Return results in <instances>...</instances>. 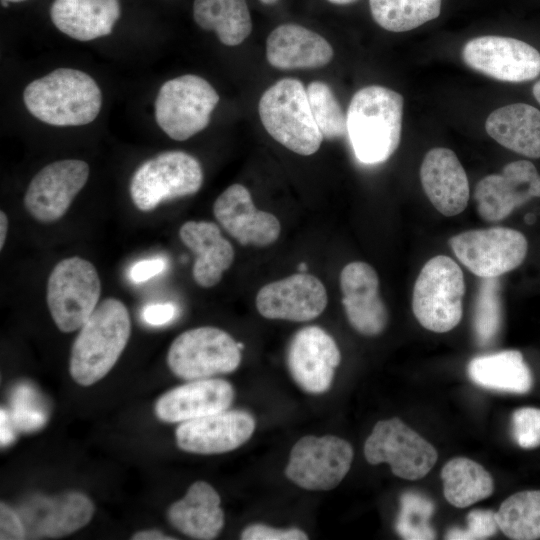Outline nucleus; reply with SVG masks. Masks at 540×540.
Instances as JSON below:
<instances>
[{
	"label": "nucleus",
	"mask_w": 540,
	"mask_h": 540,
	"mask_svg": "<svg viewBox=\"0 0 540 540\" xmlns=\"http://www.w3.org/2000/svg\"><path fill=\"white\" fill-rule=\"evenodd\" d=\"M467 371L476 385L500 392L524 394L533 383L531 371L517 350L475 357Z\"/></svg>",
	"instance_id": "nucleus-29"
},
{
	"label": "nucleus",
	"mask_w": 540,
	"mask_h": 540,
	"mask_svg": "<svg viewBox=\"0 0 540 540\" xmlns=\"http://www.w3.org/2000/svg\"><path fill=\"white\" fill-rule=\"evenodd\" d=\"M10 417L16 429L31 432L40 429L47 419L43 400L34 387L22 383L11 393Z\"/></svg>",
	"instance_id": "nucleus-37"
},
{
	"label": "nucleus",
	"mask_w": 540,
	"mask_h": 540,
	"mask_svg": "<svg viewBox=\"0 0 540 540\" xmlns=\"http://www.w3.org/2000/svg\"><path fill=\"white\" fill-rule=\"evenodd\" d=\"M464 294V275L459 265L448 256H435L426 262L415 281L413 314L425 329L448 332L462 318Z\"/></svg>",
	"instance_id": "nucleus-5"
},
{
	"label": "nucleus",
	"mask_w": 540,
	"mask_h": 540,
	"mask_svg": "<svg viewBox=\"0 0 540 540\" xmlns=\"http://www.w3.org/2000/svg\"><path fill=\"white\" fill-rule=\"evenodd\" d=\"M213 213L221 226L240 244L267 246L280 236L279 220L258 210L249 190L241 184L226 188L215 200Z\"/></svg>",
	"instance_id": "nucleus-21"
},
{
	"label": "nucleus",
	"mask_w": 540,
	"mask_h": 540,
	"mask_svg": "<svg viewBox=\"0 0 540 540\" xmlns=\"http://www.w3.org/2000/svg\"><path fill=\"white\" fill-rule=\"evenodd\" d=\"M15 425L11 420L9 413L5 409L0 410V440L1 446H7L12 443L15 438Z\"/></svg>",
	"instance_id": "nucleus-44"
},
{
	"label": "nucleus",
	"mask_w": 540,
	"mask_h": 540,
	"mask_svg": "<svg viewBox=\"0 0 540 540\" xmlns=\"http://www.w3.org/2000/svg\"><path fill=\"white\" fill-rule=\"evenodd\" d=\"M467 66L499 81L519 83L540 75V53L530 44L511 37L481 36L462 49Z\"/></svg>",
	"instance_id": "nucleus-13"
},
{
	"label": "nucleus",
	"mask_w": 540,
	"mask_h": 540,
	"mask_svg": "<svg viewBox=\"0 0 540 540\" xmlns=\"http://www.w3.org/2000/svg\"><path fill=\"white\" fill-rule=\"evenodd\" d=\"M258 111L268 134L287 149L309 156L320 148L324 137L299 80L283 78L269 87L259 100Z\"/></svg>",
	"instance_id": "nucleus-4"
},
{
	"label": "nucleus",
	"mask_w": 540,
	"mask_h": 540,
	"mask_svg": "<svg viewBox=\"0 0 540 540\" xmlns=\"http://www.w3.org/2000/svg\"><path fill=\"white\" fill-rule=\"evenodd\" d=\"M533 95L537 102L540 104V80L537 81L533 86Z\"/></svg>",
	"instance_id": "nucleus-47"
},
{
	"label": "nucleus",
	"mask_w": 540,
	"mask_h": 540,
	"mask_svg": "<svg viewBox=\"0 0 540 540\" xmlns=\"http://www.w3.org/2000/svg\"><path fill=\"white\" fill-rule=\"evenodd\" d=\"M120 13L119 0H54L50 8L55 27L78 41L110 34Z\"/></svg>",
	"instance_id": "nucleus-26"
},
{
	"label": "nucleus",
	"mask_w": 540,
	"mask_h": 540,
	"mask_svg": "<svg viewBox=\"0 0 540 540\" xmlns=\"http://www.w3.org/2000/svg\"><path fill=\"white\" fill-rule=\"evenodd\" d=\"M404 99L384 86L358 90L347 111V135L357 160L374 165L385 162L400 144Z\"/></svg>",
	"instance_id": "nucleus-1"
},
{
	"label": "nucleus",
	"mask_w": 540,
	"mask_h": 540,
	"mask_svg": "<svg viewBox=\"0 0 540 540\" xmlns=\"http://www.w3.org/2000/svg\"><path fill=\"white\" fill-rule=\"evenodd\" d=\"M220 504V496L210 484L196 481L182 499L169 507L168 520L191 538L214 539L224 526V512Z\"/></svg>",
	"instance_id": "nucleus-27"
},
{
	"label": "nucleus",
	"mask_w": 540,
	"mask_h": 540,
	"mask_svg": "<svg viewBox=\"0 0 540 540\" xmlns=\"http://www.w3.org/2000/svg\"><path fill=\"white\" fill-rule=\"evenodd\" d=\"M330 3L337 4V5H347L356 2L357 0H327Z\"/></svg>",
	"instance_id": "nucleus-48"
},
{
	"label": "nucleus",
	"mask_w": 540,
	"mask_h": 540,
	"mask_svg": "<svg viewBox=\"0 0 540 540\" xmlns=\"http://www.w3.org/2000/svg\"><path fill=\"white\" fill-rule=\"evenodd\" d=\"M234 395L226 380H191L164 393L155 404V414L163 422L182 423L228 409Z\"/></svg>",
	"instance_id": "nucleus-23"
},
{
	"label": "nucleus",
	"mask_w": 540,
	"mask_h": 540,
	"mask_svg": "<svg viewBox=\"0 0 540 540\" xmlns=\"http://www.w3.org/2000/svg\"><path fill=\"white\" fill-rule=\"evenodd\" d=\"M434 510V503L427 496L416 491L403 493L395 525L397 533L407 540L434 539L435 531L430 525Z\"/></svg>",
	"instance_id": "nucleus-34"
},
{
	"label": "nucleus",
	"mask_w": 540,
	"mask_h": 540,
	"mask_svg": "<svg viewBox=\"0 0 540 540\" xmlns=\"http://www.w3.org/2000/svg\"><path fill=\"white\" fill-rule=\"evenodd\" d=\"M466 528H452L445 539L449 540H482L487 539L499 530L496 512L490 509H474L467 515Z\"/></svg>",
	"instance_id": "nucleus-38"
},
{
	"label": "nucleus",
	"mask_w": 540,
	"mask_h": 540,
	"mask_svg": "<svg viewBox=\"0 0 540 540\" xmlns=\"http://www.w3.org/2000/svg\"><path fill=\"white\" fill-rule=\"evenodd\" d=\"M313 118L324 138L328 140L347 134V115L344 114L329 85L313 81L307 88Z\"/></svg>",
	"instance_id": "nucleus-35"
},
{
	"label": "nucleus",
	"mask_w": 540,
	"mask_h": 540,
	"mask_svg": "<svg viewBox=\"0 0 540 540\" xmlns=\"http://www.w3.org/2000/svg\"><path fill=\"white\" fill-rule=\"evenodd\" d=\"M23 100L27 110L53 126H80L95 120L102 105L101 90L88 74L58 68L29 83Z\"/></svg>",
	"instance_id": "nucleus-2"
},
{
	"label": "nucleus",
	"mask_w": 540,
	"mask_h": 540,
	"mask_svg": "<svg viewBox=\"0 0 540 540\" xmlns=\"http://www.w3.org/2000/svg\"><path fill=\"white\" fill-rule=\"evenodd\" d=\"M486 132L505 148L529 158H540V110L514 103L494 110Z\"/></svg>",
	"instance_id": "nucleus-28"
},
{
	"label": "nucleus",
	"mask_w": 540,
	"mask_h": 540,
	"mask_svg": "<svg viewBox=\"0 0 540 540\" xmlns=\"http://www.w3.org/2000/svg\"><path fill=\"white\" fill-rule=\"evenodd\" d=\"M342 304L350 325L360 334L376 336L388 323V311L379 295V278L368 263L355 261L340 273Z\"/></svg>",
	"instance_id": "nucleus-20"
},
{
	"label": "nucleus",
	"mask_w": 540,
	"mask_h": 540,
	"mask_svg": "<svg viewBox=\"0 0 540 540\" xmlns=\"http://www.w3.org/2000/svg\"><path fill=\"white\" fill-rule=\"evenodd\" d=\"M540 197V174L527 160L508 163L501 174L487 175L475 186L474 200L479 216L497 222L532 198Z\"/></svg>",
	"instance_id": "nucleus-16"
},
{
	"label": "nucleus",
	"mask_w": 540,
	"mask_h": 540,
	"mask_svg": "<svg viewBox=\"0 0 540 540\" xmlns=\"http://www.w3.org/2000/svg\"><path fill=\"white\" fill-rule=\"evenodd\" d=\"M353 448L333 435H308L292 447L286 477L297 486L311 491L334 489L350 470Z\"/></svg>",
	"instance_id": "nucleus-12"
},
{
	"label": "nucleus",
	"mask_w": 540,
	"mask_h": 540,
	"mask_svg": "<svg viewBox=\"0 0 540 540\" xmlns=\"http://www.w3.org/2000/svg\"><path fill=\"white\" fill-rule=\"evenodd\" d=\"M327 306V292L314 275L297 273L264 285L256 308L267 319L305 322L317 318Z\"/></svg>",
	"instance_id": "nucleus-17"
},
{
	"label": "nucleus",
	"mask_w": 540,
	"mask_h": 540,
	"mask_svg": "<svg viewBox=\"0 0 540 540\" xmlns=\"http://www.w3.org/2000/svg\"><path fill=\"white\" fill-rule=\"evenodd\" d=\"M183 244L195 255L193 278L203 287L215 286L234 261V249L222 237L219 227L209 221H187L179 230Z\"/></svg>",
	"instance_id": "nucleus-25"
},
{
	"label": "nucleus",
	"mask_w": 540,
	"mask_h": 540,
	"mask_svg": "<svg viewBox=\"0 0 540 540\" xmlns=\"http://www.w3.org/2000/svg\"><path fill=\"white\" fill-rule=\"evenodd\" d=\"M512 436L523 449L540 446V409L522 407L515 410L511 417Z\"/></svg>",
	"instance_id": "nucleus-39"
},
{
	"label": "nucleus",
	"mask_w": 540,
	"mask_h": 540,
	"mask_svg": "<svg viewBox=\"0 0 540 540\" xmlns=\"http://www.w3.org/2000/svg\"><path fill=\"white\" fill-rule=\"evenodd\" d=\"M374 21L385 30L405 32L440 15L441 0H369Z\"/></svg>",
	"instance_id": "nucleus-33"
},
{
	"label": "nucleus",
	"mask_w": 540,
	"mask_h": 540,
	"mask_svg": "<svg viewBox=\"0 0 540 540\" xmlns=\"http://www.w3.org/2000/svg\"><path fill=\"white\" fill-rule=\"evenodd\" d=\"M219 102L212 85L186 74L162 84L155 100V120L172 139L184 141L205 129Z\"/></svg>",
	"instance_id": "nucleus-6"
},
{
	"label": "nucleus",
	"mask_w": 540,
	"mask_h": 540,
	"mask_svg": "<svg viewBox=\"0 0 540 540\" xmlns=\"http://www.w3.org/2000/svg\"><path fill=\"white\" fill-rule=\"evenodd\" d=\"M4 1L17 3V2H22L25 0H4Z\"/></svg>",
	"instance_id": "nucleus-51"
},
{
	"label": "nucleus",
	"mask_w": 540,
	"mask_h": 540,
	"mask_svg": "<svg viewBox=\"0 0 540 540\" xmlns=\"http://www.w3.org/2000/svg\"><path fill=\"white\" fill-rule=\"evenodd\" d=\"M8 231V217L5 212H0V249L4 247Z\"/></svg>",
	"instance_id": "nucleus-46"
},
{
	"label": "nucleus",
	"mask_w": 540,
	"mask_h": 540,
	"mask_svg": "<svg viewBox=\"0 0 540 540\" xmlns=\"http://www.w3.org/2000/svg\"><path fill=\"white\" fill-rule=\"evenodd\" d=\"M241 358L238 342L230 334L204 326L177 336L169 347L167 363L177 377L191 381L231 373Z\"/></svg>",
	"instance_id": "nucleus-9"
},
{
	"label": "nucleus",
	"mask_w": 540,
	"mask_h": 540,
	"mask_svg": "<svg viewBox=\"0 0 540 540\" xmlns=\"http://www.w3.org/2000/svg\"><path fill=\"white\" fill-rule=\"evenodd\" d=\"M134 540H171L175 539L171 536L165 535L157 530H144L135 533L132 537Z\"/></svg>",
	"instance_id": "nucleus-45"
},
{
	"label": "nucleus",
	"mask_w": 540,
	"mask_h": 540,
	"mask_svg": "<svg viewBox=\"0 0 540 540\" xmlns=\"http://www.w3.org/2000/svg\"><path fill=\"white\" fill-rule=\"evenodd\" d=\"M203 183V170L192 155L165 151L142 163L130 181V195L141 211L155 209L162 201L195 194Z\"/></svg>",
	"instance_id": "nucleus-8"
},
{
	"label": "nucleus",
	"mask_w": 540,
	"mask_h": 540,
	"mask_svg": "<svg viewBox=\"0 0 540 540\" xmlns=\"http://www.w3.org/2000/svg\"><path fill=\"white\" fill-rule=\"evenodd\" d=\"M176 313L171 303H155L147 305L142 311L143 320L151 326H162L170 322Z\"/></svg>",
	"instance_id": "nucleus-43"
},
{
	"label": "nucleus",
	"mask_w": 540,
	"mask_h": 540,
	"mask_svg": "<svg viewBox=\"0 0 540 540\" xmlns=\"http://www.w3.org/2000/svg\"><path fill=\"white\" fill-rule=\"evenodd\" d=\"M298 270L300 271H305L306 270V264L304 262H301L299 265H298Z\"/></svg>",
	"instance_id": "nucleus-50"
},
{
	"label": "nucleus",
	"mask_w": 540,
	"mask_h": 540,
	"mask_svg": "<svg viewBox=\"0 0 540 540\" xmlns=\"http://www.w3.org/2000/svg\"><path fill=\"white\" fill-rule=\"evenodd\" d=\"M448 244L457 259L483 279L514 270L528 251L527 239L521 232L502 226L465 231L451 237Z\"/></svg>",
	"instance_id": "nucleus-11"
},
{
	"label": "nucleus",
	"mask_w": 540,
	"mask_h": 540,
	"mask_svg": "<svg viewBox=\"0 0 540 540\" xmlns=\"http://www.w3.org/2000/svg\"><path fill=\"white\" fill-rule=\"evenodd\" d=\"M333 54L320 34L294 23L277 26L266 40L268 63L282 70L319 68L327 65Z\"/></svg>",
	"instance_id": "nucleus-24"
},
{
	"label": "nucleus",
	"mask_w": 540,
	"mask_h": 540,
	"mask_svg": "<svg viewBox=\"0 0 540 540\" xmlns=\"http://www.w3.org/2000/svg\"><path fill=\"white\" fill-rule=\"evenodd\" d=\"M166 266L162 258H152L138 261L130 270V278L135 283H141L161 273Z\"/></svg>",
	"instance_id": "nucleus-42"
},
{
	"label": "nucleus",
	"mask_w": 540,
	"mask_h": 540,
	"mask_svg": "<svg viewBox=\"0 0 540 540\" xmlns=\"http://www.w3.org/2000/svg\"><path fill=\"white\" fill-rule=\"evenodd\" d=\"M193 17L198 26L214 31L227 46L239 45L252 31L246 0H194Z\"/></svg>",
	"instance_id": "nucleus-30"
},
{
	"label": "nucleus",
	"mask_w": 540,
	"mask_h": 540,
	"mask_svg": "<svg viewBox=\"0 0 540 540\" xmlns=\"http://www.w3.org/2000/svg\"><path fill=\"white\" fill-rule=\"evenodd\" d=\"M445 499L458 508L468 507L488 498L494 491L493 478L479 463L456 457L441 470Z\"/></svg>",
	"instance_id": "nucleus-31"
},
{
	"label": "nucleus",
	"mask_w": 540,
	"mask_h": 540,
	"mask_svg": "<svg viewBox=\"0 0 540 540\" xmlns=\"http://www.w3.org/2000/svg\"><path fill=\"white\" fill-rule=\"evenodd\" d=\"M499 529L514 540L540 538V490H526L505 499L496 512Z\"/></svg>",
	"instance_id": "nucleus-32"
},
{
	"label": "nucleus",
	"mask_w": 540,
	"mask_h": 540,
	"mask_svg": "<svg viewBox=\"0 0 540 540\" xmlns=\"http://www.w3.org/2000/svg\"><path fill=\"white\" fill-rule=\"evenodd\" d=\"M238 346H239V348H240L241 350H242L243 347H244V345H243L241 342H238Z\"/></svg>",
	"instance_id": "nucleus-52"
},
{
	"label": "nucleus",
	"mask_w": 540,
	"mask_h": 540,
	"mask_svg": "<svg viewBox=\"0 0 540 540\" xmlns=\"http://www.w3.org/2000/svg\"><path fill=\"white\" fill-rule=\"evenodd\" d=\"M89 165L65 159L42 168L29 183L24 205L38 221L50 223L61 218L89 177Z\"/></svg>",
	"instance_id": "nucleus-14"
},
{
	"label": "nucleus",
	"mask_w": 540,
	"mask_h": 540,
	"mask_svg": "<svg viewBox=\"0 0 540 540\" xmlns=\"http://www.w3.org/2000/svg\"><path fill=\"white\" fill-rule=\"evenodd\" d=\"M259 1L266 5H272L278 2V0H259Z\"/></svg>",
	"instance_id": "nucleus-49"
},
{
	"label": "nucleus",
	"mask_w": 540,
	"mask_h": 540,
	"mask_svg": "<svg viewBox=\"0 0 540 540\" xmlns=\"http://www.w3.org/2000/svg\"><path fill=\"white\" fill-rule=\"evenodd\" d=\"M340 361L335 340L319 326L298 330L288 345L287 366L291 377L310 394H322L330 388Z\"/></svg>",
	"instance_id": "nucleus-15"
},
{
	"label": "nucleus",
	"mask_w": 540,
	"mask_h": 540,
	"mask_svg": "<svg viewBox=\"0 0 540 540\" xmlns=\"http://www.w3.org/2000/svg\"><path fill=\"white\" fill-rule=\"evenodd\" d=\"M243 540H306L308 535L298 529H278L256 523L245 527L241 533Z\"/></svg>",
	"instance_id": "nucleus-40"
},
{
	"label": "nucleus",
	"mask_w": 540,
	"mask_h": 540,
	"mask_svg": "<svg viewBox=\"0 0 540 540\" xmlns=\"http://www.w3.org/2000/svg\"><path fill=\"white\" fill-rule=\"evenodd\" d=\"M25 538V528L18 512L2 502L0 505V539L20 540Z\"/></svg>",
	"instance_id": "nucleus-41"
},
{
	"label": "nucleus",
	"mask_w": 540,
	"mask_h": 540,
	"mask_svg": "<svg viewBox=\"0 0 540 540\" xmlns=\"http://www.w3.org/2000/svg\"><path fill=\"white\" fill-rule=\"evenodd\" d=\"M500 322L501 310L497 280L484 279L477 296L474 314V329L480 345H487L494 339Z\"/></svg>",
	"instance_id": "nucleus-36"
},
{
	"label": "nucleus",
	"mask_w": 540,
	"mask_h": 540,
	"mask_svg": "<svg viewBox=\"0 0 540 540\" xmlns=\"http://www.w3.org/2000/svg\"><path fill=\"white\" fill-rule=\"evenodd\" d=\"M130 316L116 298L100 302L81 326L73 343L69 371L75 382L90 386L115 365L129 340Z\"/></svg>",
	"instance_id": "nucleus-3"
},
{
	"label": "nucleus",
	"mask_w": 540,
	"mask_h": 540,
	"mask_svg": "<svg viewBox=\"0 0 540 540\" xmlns=\"http://www.w3.org/2000/svg\"><path fill=\"white\" fill-rule=\"evenodd\" d=\"M420 180L429 201L444 216L458 215L467 207L470 197L468 178L451 149L429 150L420 167Z\"/></svg>",
	"instance_id": "nucleus-22"
},
{
	"label": "nucleus",
	"mask_w": 540,
	"mask_h": 540,
	"mask_svg": "<svg viewBox=\"0 0 540 540\" xmlns=\"http://www.w3.org/2000/svg\"><path fill=\"white\" fill-rule=\"evenodd\" d=\"M254 417L244 410H223L182 422L176 429L178 447L195 454H221L246 443L255 430Z\"/></svg>",
	"instance_id": "nucleus-18"
},
{
	"label": "nucleus",
	"mask_w": 540,
	"mask_h": 540,
	"mask_svg": "<svg viewBox=\"0 0 540 540\" xmlns=\"http://www.w3.org/2000/svg\"><path fill=\"white\" fill-rule=\"evenodd\" d=\"M368 463L389 464L392 473L406 480L425 477L435 465L436 449L399 418L378 421L364 444Z\"/></svg>",
	"instance_id": "nucleus-10"
},
{
	"label": "nucleus",
	"mask_w": 540,
	"mask_h": 540,
	"mask_svg": "<svg viewBox=\"0 0 540 540\" xmlns=\"http://www.w3.org/2000/svg\"><path fill=\"white\" fill-rule=\"evenodd\" d=\"M101 282L94 265L73 256L52 269L46 290L47 305L59 330L73 332L86 322L98 305Z\"/></svg>",
	"instance_id": "nucleus-7"
},
{
	"label": "nucleus",
	"mask_w": 540,
	"mask_h": 540,
	"mask_svg": "<svg viewBox=\"0 0 540 540\" xmlns=\"http://www.w3.org/2000/svg\"><path fill=\"white\" fill-rule=\"evenodd\" d=\"M17 512L26 538H57L87 525L94 514V505L85 494L70 491L52 497H33Z\"/></svg>",
	"instance_id": "nucleus-19"
}]
</instances>
